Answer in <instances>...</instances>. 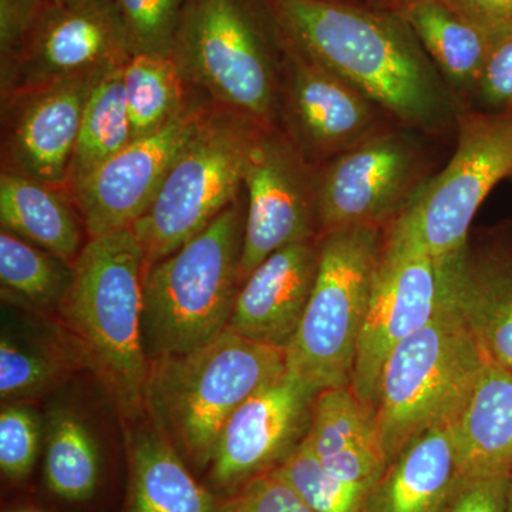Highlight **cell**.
<instances>
[{"label": "cell", "mask_w": 512, "mask_h": 512, "mask_svg": "<svg viewBox=\"0 0 512 512\" xmlns=\"http://www.w3.org/2000/svg\"><path fill=\"white\" fill-rule=\"evenodd\" d=\"M289 45L407 126L440 130L453 114L446 84L394 9L350 0H265Z\"/></svg>", "instance_id": "6da1fadb"}, {"label": "cell", "mask_w": 512, "mask_h": 512, "mask_svg": "<svg viewBox=\"0 0 512 512\" xmlns=\"http://www.w3.org/2000/svg\"><path fill=\"white\" fill-rule=\"evenodd\" d=\"M143 248L131 229L90 238L72 268L60 319L86 366L128 417L146 407Z\"/></svg>", "instance_id": "7a4b0ae2"}, {"label": "cell", "mask_w": 512, "mask_h": 512, "mask_svg": "<svg viewBox=\"0 0 512 512\" xmlns=\"http://www.w3.org/2000/svg\"><path fill=\"white\" fill-rule=\"evenodd\" d=\"M286 369L285 348L225 329L191 352L154 357L146 409L178 453L207 468L229 417Z\"/></svg>", "instance_id": "3957f363"}, {"label": "cell", "mask_w": 512, "mask_h": 512, "mask_svg": "<svg viewBox=\"0 0 512 512\" xmlns=\"http://www.w3.org/2000/svg\"><path fill=\"white\" fill-rule=\"evenodd\" d=\"M440 261L444 298L439 311L390 353L380 377L375 426L389 464L410 441L454 419L484 365L483 349Z\"/></svg>", "instance_id": "277c9868"}, {"label": "cell", "mask_w": 512, "mask_h": 512, "mask_svg": "<svg viewBox=\"0 0 512 512\" xmlns=\"http://www.w3.org/2000/svg\"><path fill=\"white\" fill-rule=\"evenodd\" d=\"M239 212L231 205L201 234L144 274L147 355H181L228 329L241 259Z\"/></svg>", "instance_id": "5b68a950"}, {"label": "cell", "mask_w": 512, "mask_h": 512, "mask_svg": "<svg viewBox=\"0 0 512 512\" xmlns=\"http://www.w3.org/2000/svg\"><path fill=\"white\" fill-rule=\"evenodd\" d=\"M383 237L382 228L352 227L320 238L311 298L286 346L288 370L318 392L350 387Z\"/></svg>", "instance_id": "8992f818"}, {"label": "cell", "mask_w": 512, "mask_h": 512, "mask_svg": "<svg viewBox=\"0 0 512 512\" xmlns=\"http://www.w3.org/2000/svg\"><path fill=\"white\" fill-rule=\"evenodd\" d=\"M256 128L231 121H201L175 158L156 198L131 227L146 269L201 234L231 207L244 184Z\"/></svg>", "instance_id": "52a82bcc"}, {"label": "cell", "mask_w": 512, "mask_h": 512, "mask_svg": "<svg viewBox=\"0 0 512 512\" xmlns=\"http://www.w3.org/2000/svg\"><path fill=\"white\" fill-rule=\"evenodd\" d=\"M444 298L440 258L427 251L406 211L386 228L353 367L350 389L375 413L390 353L423 328Z\"/></svg>", "instance_id": "ba28073f"}, {"label": "cell", "mask_w": 512, "mask_h": 512, "mask_svg": "<svg viewBox=\"0 0 512 512\" xmlns=\"http://www.w3.org/2000/svg\"><path fill=\"white\" fill-rule=\"evenodd\" d=\"M251 0H187L174 56L218 99L254 123L275 104L269 39Z\"/></svg>", "instance_id": "9c48e42d"}, {"label": "cell", "mask_w": 512, "mask_h": 512, "mask_svg": "<svg viewBox=\"0 0 512 512\" xmlns=\"http://www.w3.org/2000/svg\"><path fill=\"white\" fill-rule=\"evenodd\" d=\"M512 177V113L458 117L456 153L440 174L420 185L404 211L434 258L468 244L478 208L493 188Z\"/></svg>", "instance_id": "30bf717a"}, {"label": "cell", "mask_w": 512, "mask_h": 512, "mask_svg": "<svg viewBox=\"0 0 512 512\" xmlns=\"http://www.w3.org/2000/svg\"><path fill=\"white\" fill-rule=\"evenodd\" d=\"M416 144L379 128L326 161L315 177L320 232L352 227L386 228L423 183Z\"/></svg>", "instance_id": "8fae6325"}, {"label": "cell", "mask_w": 512, "mask_h": 512, "mask_svg": "<svg viewBox=\"0 0 512 512\" xmlns=\"http://www.w3.org/2000/svg\"><path fill=\"white\" fill-rule=\"evenodd\" d=\"M248 215L239 259V284L269 255L312 241L316 212L315 177L291 144L256 130L244 170Z\"/></svg>", "instance_id": "7c38bea8"}, {"label": "cell", "mask_w": 512, "mask_h": 512, "mask_svg": "<svg viewBox=\"0 0 512 512\" xmlns=\"http://www.w3.org/2000/svg\"><path fill=\"white\" fill-rule=\"evenodd\" d=\"M318 393L288 369L252 393L222 430L211 484L229 494L278 467L305 437Z\"/></svg>", "instance_id": "4fadbf2b"}, {"label": "cell", "mask_w": 512, "mask_h": 512, "mask_svg": "<svg viewBox=\"0 0 512 512\" xmlns=\"http://www.w3.org/2000/svg\"><path fill=\"white\" fill-rule=\"evenodd\" d=\"M201 121L181 111L160 130L134 138L73 188L90 238L131 229L143 217Z\"/></svg>", "instance_id": "5bb4252c"}, {"label": "cell", "mask_w": 512, "mask_h": 512, "mask_svg": "<svg viewBox=\"0 0 512 512\" xmlns=\"http://www.w3.org/2000/svg\"><path fill=\"white\" fill-rule=\"evenodd\" d=\"M18 53L33 82L43 87L97 76L133 56L114 0H46Z\"/></svg>", "instance_id": "9a60e30c"}, {"label": "cell", "mask_w": 512, "mask_h": 512, "mask_svg": "<svg viewBox=\"0 0 512 512\" xmlns=\"http://www.w3.org/2000/svg\"><path fill=\"white\" fill-rule=\"evenodd\" d=\"M289 67V106L299 141L330 160L379 130V110L355 87L308 59L282 36Z\"/></svg>", "instance_id": "2e32d148"}, {"label": "cell", "mask_w": 512, "mask_h": 512, "mask_svg": "<svg viewBox=\"0 0 512 512\" xmlns=\"http://www.w3.org/2000/svg\"><path fill=\"white\" fill-rule=\"evenodd\" d=\"M319 265V244L279 249L242 282L228 329L244 338L285 348L308 306Z\"/></svg>", "instance_id": "e0dca14e"}, {"label": "cell", "mask_w": 512, "mask_h": 512, "mask_svg": "<svg viewBox=\"0 0 512 512\" xmlns=\"http://www.w3.org/2000/svg\"><path fill=\"white\" fill-rule=\"evenodd\" d=\"M451 291L484 355L512 373V241L444 256Z\"/></svg>", "instance_id": "ac0fdd59"}, {"label": "cell", "mask_w": 512, "mask_h": 512, "mask_svg": "<svg viewBox=\"0 0 512 512\" xmlns=\"http://www.w3.org/2000/svg\"><path fill=\"white\" fill-rule=\"evenodd\" d=\"M99 76L49 84L30 100L13 136V158L20 174L50 188L66 184L84 104Z\"/></svg>", "instance_id": "d6986e66"}, {"label": "cell", "mask_w": 512, "mask_h": 512, "mask_svg": "<svg viewBox=\"0 0 512 512\" xmlns=\"http://www.w3.org/2000/svg\"><path fill=\"white\" fill-rule=\"evenodd\" d=\"M463 480L450 424L410 441L366 497L363 512H447Z\"/></svg>", "instance_id": "ffe728a7"}, {"label": "cell", "mask_w": 512, "mask_h": 512, "mask_svg": "<svg viewBox=\"0 0 512 512\" xmlns=\"http://www.w3.org/2000/svg\"><path fill=\"white\" fill-rule=\"evenodd\" d=\"M463 478L512 476V373L485 356L450 421Z\"/></svg>", "instance_id": "44dd1931"}, {"label": "cell", "mask_w": 512, "mask_h": 512, "mask_svg": "<svg viewBox=\"0 0 512 512\" xmlns=\"http://www.w3.org/2000/svg\"><path fill=\"white\" fill-rule=\"evenodd\" d=\"M394 10L448 82L476 92L485 63L500 43L437 0H399Z\"/></svg>", "instance_id": "7402d4cb"}, {"label": "cell", "mask_w": 512, "mask_h": 512, "mask_svg": "<svg viewBox=\"0 0 512 512\" xmlns=\"http://www.w3.org/2000/svg\"><path fill=\"white\" fill-rule=\"evenodd\" d=\"M130 476L128 512H217V498L163 434L147 431L133 440Z\"/></svg>", "instance_id": "603a6c76"}, {"label": "cell", "mask_w": 512, "mask_h": 512, "mask_svg": "<svg viewBox=\"0 0 512 512\" xmlns=\"http://www.w3.org/2000/svg\"><path fill=\"white\" fill-rule=\"evenodd\" d=\"M2 229L45 249L64 264L76 262L80 229L72 211L47 185L20 173L0 177Z\"/></svg>", "instance_id": "cb8c5ba5"}, {"label": "cell", "mask_w": 512, "mask_h": 512, "mask_svg": "<svg viewBox=\"0 0 512 512\" xmlns=\"http://www.w3.org/2000/svg\"><path fill=\"white\" fill-rule=\"evenodd\" d=\"M133 140L123 64L97 77L84 104L79 137L67 171L70 190Z\"/></svg>", "instance_id": "d4e9b609"}, {"label": "cell", "mask_w": 512, "mask_h": 512, "mask_svg": "<svg viewBox=\"0 0 512 512\" xmlns=\"http://www.w3.org/2000/svg\"><path fill=\"white\" fill-rule=\"evenodd\" d=\"M183 69L174 55L136 53L124 64L134 138L160 130L183 111Z\"/></svg>", "instance_id": "484cf974"}, {"label": "cell", "mask_w": 512, "mask_h": 512, "mask_svg": "<svg viewBox=\"0 0 512 512\" xmlns=\"http://www.w3.org/2000/svg\"><path fill=\"white\" fill-rule=\"evenodd\" d=\"M100 454L82 421L60 414L47 440L45 480L53 494L64 500L92 497L100 481Z\"/></svg>", "instance_id": "4316f807"}, {"label": "cell", "mask_w": 512, "mask_h": 512, "mask_svg": "<svg viewBox=\"0 0 512 512\" xmlns=\"http://www.w3.org/2000/svg\"><path fill=\"white\" fill-rule=\"evenodd\" d=\"M67 264L45 249L2 229L0 282L3 292L37 308H59L72 281Z\"/></svg>", "instance_id": "83f0119b"}, {"label": "cell", "mask_w": 512, "mask_h": 512, "mask_svg": "<svg viewBox=\"0 0 512 512\" xmlns=\"http://www.w3.org/2000/svg\"><path fill=\"white\" fill-rule=\"evenodd\" d=\"M303 440L319 458L357 446L380 447L375 413L357 399L350 387L318 393Z\"/></svg>", "instance_id": "f1b7e54d"}, {"label": "cell", "mask_w": 512, "mask_h": 512, "mask_svg": "<svg viewBox=\"0 0 512 512\" xmlns=\"http://www.w3.org/2000/svg\"><path fill=\"white\" fill-rule=\"evenodd\" d=\"M313 512H363L370 488L330 476L320 458L302 440L275 468Z\"/></svg>", "instance_id": "f546056e"}, {"label": "cell", "mask_w": 512, "mask_h": 512, "mask_svg": "<svg viewBox=\"0 0 512 512\" xmlns=\"http://www.w3.org/2000/svg\"><path fill=\"white\" fill-rule=\"evenodd\" d=\"M131 52L174 55L187 0H114Z\"/></svg>", "instance_id": "4dcf8cb0"}, {"label": "cell", "mask_w": 512, "mask_h": 512, "mask_svg": "<svg viewBox=\"0 0 512 512\" xmlns=\"http://www.w3.org/2000/svg\"><path fill=\"white\" fill-rule=\"evenodd\" d=\"M62 365L55 357L20 348L9 338L0 340V396L18 399L40 393L55 382Z\"/></svg>", "instance_id": "1f68e13d"}, {"label": "cell", "mask_w": 512, "mask_h": 512, "mask_svg": "<svg viewBox=\"0 0 512 512\" xmlns=\"http://www.w3.org/2000/svg\"><path fill=\"white\" fill-rule=\"evenodd\" d=\"M39 424L22 406H6L0 413V468L10 480H23L35 466Z\"/></svg>", "instance_id": "d6a6232c"}, {"label": "cell", "mask_w": 512, "mask_h": 512, "mask_svg": "<svg viewBox=\"0 0 512 512\" xmlns=\"http://www.w3.org/2000/svg\"><path fill=\"white\" fill-rule=\"evenodd\" d=\"M217 512H313L274 470L252 478L218 500Z\"/></svg>", "instance_id": "836d02e7"}, {"label": "cell", "mask_w": 512, "mask_h": 512, "mask_svg": "<svg viewBox=\"0 0 512 512\" xmlns=\"http://www.w3.org/2000/svg\"><path fill=\"white\" fill-rule=\"evenodd\" d=\"M330 476L343 483L372 488L383 476L389 463L382 448L377 446H357L320 458Z\"/></svg>", "instance_id": "e575fe53"}, {"label": "cell", "mask_w": 512, "mask_h": 512, "mask_svg": "<svg viewBox=\"0 0 512 512\" xmlns=\"http://www.w3.org/2000/svg\"><path fill=\"white\" fill-rule=\"evenodd\" d=\"M476 93L494 113H512V36L488 57Z\"/></svg>", "instance_id": "d590c367"}, {"label": "cell", "mask_w": 512, "mask_h": 512, "mask_svg": "<svg viewBox=\"0 0 512 512\" xmlns=\"http://www.w3.org/2000/svg\"><path fill=\"white\" fill-rule=\"evenodd\" d=\"M511 477L463 478L447 512H507Z\"/></svg>", "instance_id": "8d00e7d4"}, {"label": "cell", "mask_w": 512, "mask_h": 512, "mask_svg": "<svg viewBox=\"0 0 512 512\" xmlns=\"http://www.w3.org/2000/svg\"><path fill=\"white\" fill-rule=\"evenodd\" d=\"M498 43L512 36V0H437Z\"/></svg>", "instance_id": "74e56055"}, {"label": "cell", "mask_w": 512, "mask_h": 512, "mask_svg": "<svg viewBox=\"0 0 512 512\" xmlns=\"http://www.w3.org/2000/svg\"><path fill=\"white\" fill-rule=\"evenodd\" d=\"M46 0H0L2 55L18 53L37 12Z\"/></svg>", "instance_id": "f35d334b"}, {"label": "cell", "mask_w": 512, "mask_h": 512, "mask_svg": "<svg viewBox=\"0 0 512 512\" xmlns=\"http://www.w3.org/2000/svg\"><path fill=\"white\" fill-rule=\"evenodd\" d=\"M372 2L379 8L396 9L399 0H372Z\"/></svg>", "instance_id": "ab89813d"}, {"label": "cell", "mask_w": 512, "mask_h": 512, "mask_svg": "<svg viewBox=\"0 0 512 512\" xmlns=\"http://www.w3.org/2000/svg\"><path fill=\"white\" fill-rule=\"evenodd\" d=\"M10 512H47V511L40 510V508H35V507H20V508H16V510H13Z\"/></svg>", "instance_id": "60d3db41"}, {"label": "cell", "mask_w": 512, "mask_h": 512, "mask_svg": "<svg viewBox=\"0 0 512 512\" xmlns=\"http://www.w3.org/2000/svg\"><path fill=\"white\" fill-rule=\"evenodd\" d=\"M512 512V477H511V484H510V493H508V511Z\"/></svg>", "instance_id": "b9f144b4"}, {"label": "cell", "mask_w": 512, "mask_h": 512, "mask_svg": "<svg viewBox=\"0 0 512 512\" xmlns=\"http://www.w3.org/2000/svg\"><path fill=\"white\" fill-rule=\"evenodd\" d=\"M56 2L67 3V2H72V0H56Z\"/></svg>", "instance_id": "7bdbcfd3"}, {"label": "cell", "mask_w": 512, "mask_h": 512, "mask_svg": "<svg viewBox=\"0 0 512 512\" xmlns=\"http://www.w3.org/2000/svg\"><path fill=\"white\" fill-rule=\"evenodd\" d=\"M511 181H512V177H511Z\"/></svg>", "instance_id": "ee69618b"}]
</instances>
